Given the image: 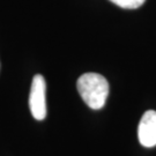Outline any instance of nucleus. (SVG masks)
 Wrapping results in <instances>:
<instances>
[{"label":"nucleus","mask_w":156,"mask_h":156,"mask_svg":"<svg viewBox=\"0 0 156 156\" xmlns=\"http://www.w3.org/2000/svg\"><path fill=\"white\" fill-rule=\"evenodd\" d=\"M76 88L87 105L100 110L105 105L109 95V83L103 75L97 73H86L79 78Z\"/></svg>","instance_id":"1"},{"label":"nucleus","mask_w":156,"mask_h":156,"mask_svg":"<svg viewBox=\"0 0 156 156\" xmlns=\"http://www.w3.org/2000/svg\"><path fill=\"white\" fill-rule=\"evenodd\" d=\"M46 82L43 75H35L31 82L29 95V108L36 120H43L46 117Z\"/></svg>","instance_id":"2"},{"label":"nucleus","mask_w":156,"mask_h":156,"mask_svg":"<svg viewBox=\"0 0 156 156\" xmlns=\"http://www.w3.org/2000/svg\"><path fill=\"white\" fill-rule=\"evenodd\" d=\"M138 138L144 147L156 146V111L148 110L144 113L138 127Z\"/></svg>","instance_id":"3"},{"label":"nucleus","mask_w":156,"mask_h":156,"mask_svg":"<svg viewBox=\"0 0 156 156\" xmlns=\"http://www.w3.org/2000/svg\"><path fill=\"white\" fill-rule=\"evenodd\" d=\"M110 1L125 9H135L144 5L146 0H110Z\"/></svg>","instance_id":"4"}]
</instances>
